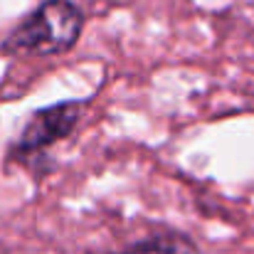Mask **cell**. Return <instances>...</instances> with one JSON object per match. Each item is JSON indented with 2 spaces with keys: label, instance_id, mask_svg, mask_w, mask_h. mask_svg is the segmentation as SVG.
<instances>
[{
  "label": "cell",
  "instance_id": "obj_1",
  "mask_svg": "<svg viewBox=\"0 0 254 254\" xmlns=\"http://www.w3.org/2000/svg\"><path fill=\"white\" fill-rule=\"evenodd\" d=\"M82 10L69 0H47L27 20H22L5 40L7 52L62 55L72 50L82 35Z\"/></svg>",
  "mask_w": 254,
  "mask_h": 254
},
{
  "label": "cell",
  "instance_id": "obj_2",
  "mask_svg": "<svg viewBox=\"0 0 254 254\" xmlns=\"http://www.w3.org/2000/svg\"><path fill=\"white\" fill-rule=\"evenodd\" d=\"M82 114H84L82 101H62V104H55V106L37 111L27 121V126L22 128L17 151L32 153V151H42V148L57 143L60 138L72 133V128L79 124Z\"/></svg>",
  "mask_w": 254,
  "mask_h": 254
},
{
  "label": "cell",
  "instance_id": "obj_3",
  "mask_svg": "<svg viewBox=\"0 0 254 254\" xmlns=\"http://www.w3.org/2000/svg\"><path fill=\"white\" fill-rule=\"evenodd\" d=\"M126 254H197V250L180 237H153L131 247Z\"/></svg>",
  "mask_w": 254,
  "mask_h": 254
}]
</instances>
